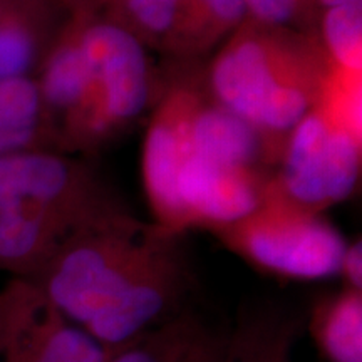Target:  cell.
Listing matches in <instances>:
<instances>
[{"label":"cell","mask_w":362,"mask_h":362,"mask_svg":"<svg viewBox=\"0 0 362 362\" xmlns=\"http://www.w3.org/2000/svg\"><path fill=\"white\" fill-rule=\"evenodd\" d=\"M226 332L183 310L112 351L107 362H220Z\"/></svg>","instance_id":"obj_10"},{"label":"cell","mask_w":362,"mask_h":362,"mask_svg":"<svg viewBox=\"0 0 362 362\" xmlns=\"http://www.w3.org/2000/svg\"><path fill=\"white\" fill-rule=\"evenodd\" d=\"M96 2H98V0H96ZM96 2H94V4H96ZM94 4H93V6H94ZM90 7V6H89Z\"/></svg>","instance_id":"obj_18"},{"label":"cell","mask_w":362,"mask_h":362,"mask_svg":"<svg viewBox=\"0 0 362 362\" xmlns=\"http://www.w3.org/2000/svg\"><path fill=\"white\" fill-rule=\"evenodd\" d=\"M247 19L300 33H317L315 0H243Z\"/></svg>","instance_id":"obj_15"},{"label":"cell","mask_w":362,"mask_h":362,"mask_svg":"<svg viewBox=\"0 0 362 362\" xmlns=\"http://www.w3.org/2000/svg\"><path fill=\"white\" fill-rule=\"evenodd\" d=\"M90 7L128 29L148 51L181 61L218 49L247 19L243 0H98Z\"/></svg>","instance_id":"obj_7"},{"label":"cell","mask_w":362,"mask_h":362,"mask_svg":"<svg viewBox=\"0 0 362 362\" xmlns=\"http://www.w3.org/2000/svg\"><path fill=\"white\" fill-rule=\"evenodd\" d=\"M94 94L112 138L155 106L163 93L149 51L136 35L96 8L71 12Z\"/></svg>","instance_id":"obj_6"},{"label":"cell","mask_w":362,"mask_h":362,"mask_svg":"<svg viewBox=\"0 0 362 362\" xmlns=\"http://www.w3.org/2000/svg\"><path fill=\"white\" fill-rule=\"evenodd\" d=\"M317 37L334 66L362 72V0L320 12Z\"/></svg>","instance_id":"obj_14"},{"label":"cell","mask_w":362,"mask_h":362,"mask_svg":"<svg viewBox=\"0 0 362 362\" xmlns=\"http://www.w3.org/2000/svg\"><path fill=\"white\" fill-rule=\"evenodd\" d=\"M310 330L330 362H362V291L344 288L312 312Z\"/></svg>","instance_id":"obj_13"},{"label":"cell","mask_w":362,"mask_h":362,"mask_svg":"<svg viewBox=\"0 0 362 362\" xmlns=\"http://www.w3.org/2000/svg\"><path fill=\"white\" fill-rule=\"evenodd\" d=\"M349 2H356V0H315L317 7H319L320 12L325 11V8L342 6V4H349Z\"/></svg>","instance_id":"obj_17"},{"label":"cell","mask_w":362,"mask_h":362,"mask_svg":"<svg viewBox=\"0 0 362 362\" xmlns=\"http://www.w3.org/2000/svg\"><path fill=\"white\" fill-rule=\"evenodd\" d=\"M27 149H57L54 126L34 76L0 83V158Z\"/></svg>","instance_id":"obj_11"},{"label":"cell","mask_w":362,"mask_h":362,"mask_svg":"<svg viewBox=\"0 0 362 362\" xmlns=\"http://www.w3.org/2000/svg\"><path fill=\"white\" fill-rule=\"evenodd\" d=\"M215 235L248 264L293 280L337 275L347 247L336 226L282 200L270 187L253 214Z\"/></svg>","instance_id":"obj_4"},{"label":"cell","mask_w":362,"mask_h":362,"mask_svg":"<svg viewBox=\"0 0 362 362\" xmlns=\"http://www.w3.org/2000/svg\"><path fill=\"white\" fill-rule=\"evenodd\" d=\"M111 354L30 280L12 277L0 291V362H107Z\"/></svg>","instance_id":"obj_8"},{"label":"cell","mask_w":362,"mask_h":362,"mask_svg":"<svg viewBox=\"0 0 362 362\" xmlns=\"http://www.w3.org/2000/svg\"><path fill=\"white\" fill-rule=\"evenodd\" d=\"M54 0H0V83L35 76L61 29Z\"/></svg>","instance_id":"obj_9"},{"label":"cell","mask_w":362,"mask_h":362,"mask_svg":"<svg viewBox=\"0 0 362 362\" xmlns=\"http://www.w3.org/2000/svg\"><path fill=\"white\" fill-rule=\"evenodd\" d=\"M300 320L274 307L252 309L226 332L220 362H293Z\"/></svg>","instance_id":"obj_12"},{"label":"cell","mask_w":362,"mask_h":362,"mask_svg":"<svg viewBox=\"0 0 362 362\" xmlns=\"http://www.w3.org/2000/svg\"><path fill=\"white\" fill-rule=\"evenodd\" d=\"M332 67L317 33L245 19L211 57L203 84L284 151L288 133L319 104Z\"/></svg>","instance_id":"obj_3"},{"label":"cell","mask_w":362,"mask_h":362,"mask_svg":"<svg viewBox=\"0 0 362 362\" xmlns=\"http://www.w3.org/2000/svg\"><path fill=\"white\" fill-rule=\"evenodd\" d=\"M347 280V287L362 291V245L361 240L354 243H347L346 252H344L341 272Z\"/></svg>","instance_id":"obj_16"},{"label":"cell","mask_w":362,"mask_h":362,"mask_svg":"<svg viewBox=\"0 0 362 362\" xmlns=\"http://www.w3.org/2000/svg\"><path fill=\"white\" fill-rule=\"evenodd\" d=\"M124 205L84 161L56 149L0 158V270L33 279L76 237Z\"/></svg>","instance_id":"obj_2"},{"label":"cell","mask_w":362,"mask_h":362,"mask_svg":"<svg viewBox=\"0 0 362 362\" xmlns=\"http://www.w3.org/2000/svg\"><path fill=\"white\" fill-rule=\"evenodd\" d=\"M361 141L315 106L285 139L270 189L291 205L320 215L354 193Z\"/></svg>","instance_id":"obj_5"},{"label":"cell","mask_w":362,"mask_h":362,"mask_svg":"<svg viewBox=\"0 0 362 362\" xmlns=\"http://www.w3.org/2000/svg\"><path fill=\"white\" fill-rule=\"evenodd\" d=\"M181 237L123 208L27 280L66 319L116 351L185 310L192 275Z\"/></svg>","instance_id":"obj_1"}]
</instances>
